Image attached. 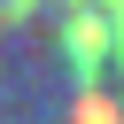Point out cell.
<instances>
[{
  "mask_svg": "<svg viewBox=\"0 0 124 124\" xmlns=\"http://www.w3.org/2000/svg\"><path fill=\"white\" fill-rule=\"evenodd\" d=\"M116 8H124V0H116Z\"/></svg>",
  "mask_w": 124,
  "mask_h": 124,
  "instance_id": "obj_1",
  "label": "cell"
}]
</instances>
